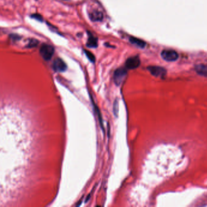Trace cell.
Masks as SVG:
<instances>
[{
    "instance_id": "cell-1",
    "label": "cell",
    "mask_w": 207,
    "mask_h": 207,
    "mask_svg": "<svg viewBox=\"0 0 207 207\" xmlns=\"http://www.w3.org/2000/svg\"><path fill=\"white\" fill-rule=\"evenodd\" d=\"M54 51V47L52 45L42 44L39 49V53L44 60L49 61L52 58Z\"/></svg>"
},
{
    "instance_id": "cell-2",
    "label": "cell",
    "mask_w": 207,
    "mask_h": 207,
    "mask_svg": "<svg viewBox=\"0 0 207 207\" xmlns=\"http://www.w3.org/2000/svg\"><path fill=\"white\" fill-rule=\"evenodd\" d=\"M127 75V70L123 67L116 69L114 73V81L117 86H119L124 80Z\"/></svg>"
},
{
    "instance_id": "cell-3",
    "label": "cell",
    "mask_w": 207,
    "mask_h": 207,
    "mask_svg": "<svg viewBox=\"0 0 207 207\" xmlns=\"http://www.w3.org/2000/svg\"><path fill=\"white\" fill-rule=\"evenodd\" d=\"M161 56L166 61H174L177 59L178 55V53L174 50L166 49L162 51Z\"/></svg>"
},
{
    "instance_id": "cell-4",
    "label": "cell",
    "mask_w": 207,
    "mask_h": 207,
    "mask_svg": "<svg viewBox=\"0 0 207 207\" xmlns=\"http://www.w3.org/2000/svg\"><path fill=\"white\" fill-rule=\"evenodd\" d=\"M53 69L56 72H64L67 69V65L66 63L61 58H56L54 59L52 64Z\"/></svg>"
},
{
    "instance_id": "cell-5",
    "label": "cell",
    "mask_w": 207,
    "mask_h": 207,
    "mask_svg": "<svg viewBox=\"0 0 207 207\" xmlns=\"http://www.w3.org/2000/svg\"><path fill=\"white\" fill-rule=\"evenodd\" d=\"M140 64V60L138 56H134L127 59L125 63L126 67L129 69H134L137 68Z\"/></svg>"
},
{
    "instance_id": "cell-6",
    "label": "cell",
    "mask_w": 207,
    "mask_h": 207,
    "mask_svg": "<svg viewBox=\"0 0 207 207\" xmlns=\"http://www.w3.org/2000/svg\"><path fill=\"white\" fill-rule=\"evenodd\" d=\"M149 72L155 76L162 77L166 74V70L159 66H150L148 67Z\"/></svg>"
},
{
    "instance_id": "cell-7",
    "label": "cell",
    "mask_w": 207,
    "mask_h": 207,
    "mask_svg": "<svg viewBox=\"0 0 207 207\" xmlns=\"http://www.w3.org/2000/svg\"><path fill=\"white\" fill-rule=\"evenodd\" d=\"M89 17L92 21H101L103 19V14L99 10H94L89 13Z\"/></svg>"
},
{
    "instance_id": "cell-8",
    "label": "cell",
    "mask_w": 207,
    "mask_h": 207,
    "mask_svg": "<svg viewBox=\"0 0 207 207\" xmlns=\"http://www.w3.org/2000/svg\"><path fill=\"white\" fill-rule=\"evenodd\" d=\"M88 38L86 43L87 47L89 48H96L98 46V39L94 36L90 32L87 31Z\"/></svg>"
},
{
    "instance_id": "cell-9",
    "label": "cell",
    "mask_w": 207,
    "mask_h": 207,
    "mask_svg": "<svg viewBox=\"0 0 207 207\" xmlns=\"http://www.w3.org/2000/svg\"><path fill=\"white\" fill-rule=\"evenodd\" d=\"M129 41L132 44H134V45H135L137 47H139L140 48H143L146 45V43L144 42V41H142L140 39L137 38L135 37L131 36L129 38Z\"/></svg>"
},
{
    "instance_id": "cell-10",
    "label": "cell",
    "mask_w": 207,
    "mask_h": 207,
    "mask_svg": "<svg viewBox=\"0 0 207 207\" xmlns=\"http://www.w3.org/2000/svg\"><path fill=\"white\" fill-rule=\"evenodd\" d=\"M195 70L197 73L200 75H207V66L205 64H199L195 67Z\"/></svg>"
},
{
    "instance_id": "cell-11",
    "label": "cell",
    "mask_w": 207,
    "mask_h": 207,
    "mask_svg": "<svg viewBox=\"0 0 207 207\" xmlns=\"http://www.w3.org/2000/svg\"><path fill=\"white\" fill-rule=\"evenodd\" d=\"M39 43V41L36 39H30L29 41V42L27 43L26 47L27 48H33L35 47L38 46V44Z\"/></svg>"
},
{
    "instance_id": "cell-12",
    "label": "cell",
    "mask_w": 207,
    "mask_h": 207,
    "mask_svg": "<svg viewBox=\"0 0 207 207\" xmlns=\"http://www.w3.org/2000/svg\"><path fill=\"white\" fill-rule=\"evenodd\" d=\"M84 52L86 55V56L87 57V58L89 59V60L92 62V63H94L95 61V57L93 55V54L92 53H91L90 51L87 50H84Z\"/></svg>"
},
{
    "instance_id": "cell-13",
    "label": "cell",
    "mask_w": 207,
    "mask_h": 207,
    "mask_svg": "<svg viewBox=\"0 0 207 207\" xmlns=\"http://www.w3.org/2000/svg\"><path fill=\"white\" fill-rule=\"evenodd\" d=\"M31 17L37 21H39L40 22H42L43 21V18L42 17V16L40 14L38 13H34V14H32L31 15Z\"/></svg>"
},
{
    "instance_id": "cell-14",
    "label": "cell",
    "mask_w": 207,
    "mask_h": 207,
    "mask_svg": "<svg viewBox=\"0 0 207 207\" xmlns=\"http://www.w3.org/2000/svg\"><path fill=\"white\" fill-rule=\"evenodd\" d=\"M113 109H114V114H115V115H117L118 114V101L116 100L114 103V106H113Z\"/></svg>"
},
{
    "instance_id": "cell-15",
    "label": "cell",
    "mask_w": 207,
    "mask_h": 207,
    "mask_svg": "<svg viewBox=\"0 0 207 207\" xmlns=\"http://www.w3.org/2000/svg\"><path fill=\"white\" fill-rule=\"evenodd\" d=\"M10 37H11V39H12V40H13V41H18V40H19L20 39V36H19V35H14V34H12L11 36H10Z\"/></svg>"
}]
</instances>
